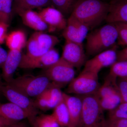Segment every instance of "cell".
I'll return each mask as SVG.
<instances>
[{"label":"cell","instance_id":"10","mask_svg":"<svg viewBox=\"0 0 127 127\" xmlns=\"http://www.w3.org/2000/svg\"><path fill=\"white\" fill-rule=\"evenodd\" d=\"M117 61V47L114 46L111 48L100 53L86 62L83 70L89 71L98 74L102 68L110 66Z\"/></svg>","mask_w":127,"mask_h":127},{"label":"cell","instance_id":"40","mask_svg":"<svg viewBox=\"0 0 127 127\" xmlns=\"http://www.w3.org/2000/svg\"></svg>","mask_w":127,"mask_h":127},{"label":"cell","instance_id":"8","mask_svg":"<svg viewBox=\"0 0 127 127\" xmlns=\"http://www.w3.org/2000/svg\"><path fill=\"white\" fill-rule=\"evenodd\" d=\"M1 94L10 102L25 111L30 116L28 120L39 114L34 100L6 83L2 87Z\"/></svg>","mask_w":127,"mask_h":127},{"label":"cell","instance_id":"35","mask_svg":"<svg viewBox=\"0 0 127 127\" xmlns=\"http://www.w3.org/2000/svg\"><path fill=\"white\" fill-rule=\"evenodd\" d=\"M15 122L7 120L0 116V127H5L15 123Z\"/></svg>","mask_w":127,"mask_h":127},{"label":"cell","instance_id":"25","mask_svg":"<svg viewBox=\"0 0 127 127\" xmlns=\"http://www.w3.org/2000/svg\"><path fill=\"white\" fill-rule=\"evenodd\" d=\"M14 14L12 1L0 0V22L9 25Z\"/></svg>","mask_w":127,"mask_h":127},{"label":"cell","instance_id":"29","mask_svg":"<svg viewBox=\"0 0 127 127\" xmlns=\"http://www.w3.org/2000/svg\"><path fill=\"white\" fill-rule=\"evenodd\" d=\"M118 32V43L122 46H127V23L118 22L113 23Z\"/></svg>","mask_w":127,"mask_h":127},{"label":"cell","instance_id":"18","mask_svg":"<svg viewBox=\"0 0 127 127\" xmlns=\"http://www.w3.org/2000/svg\"><path fill=\"white\" fill-rule=\"evenodd\" d=\"M0 116L15 122L30 118V116L23 109L10 102L0 103Z\"/></svg>","mask_w":127,"mask_h":127},{"label":"cell","instance_id":"37","mask_svg":"<svg viewBox=\"0 0 127 127\" xmlns=\"http://www.w3.org/2000/svg\"><path fill=\"white\" fill-rule=\"evenodd\" d=\"M2 80H3V79H2L1 73L0 72V96L1 95H2V94H1V89H2V87L4 84L5 83L3 82Z\"/></svg>","mask_w":127,"mask_h":127},{"label":"cell","instance_id":"24","mask_svg":"<svg viewBox=\"0 0 127 127\" xmlns=\"http://www.w3.org/2000/svg\"><path fill=\"white\" fill-rule=\"evenodd\" d=\"M78 0H50L52 6L59 11L65 16H70Z\"/></svg>","mask_w":127,"mask_h":127},{"label":"cell","instance_id":"9","mask_svg":"<svg viewBox=\"0 0 127 127\" xmlns=\"http://www.w3.org/2000/svg\"><path fill=\"white\" fill-rule=\"evenodd\" d=\"M117 79V78L108 74L96 93L100 102L107 108H114L122 102Z\"/></svg>","mask_w":127,"mask_h":127},{"label":"cell","instance_id":"19","mask_svg":"<svg viewBox=\"0 0 127 127\" xmlns=\"http://www.w3.org/2000/svg\"><path fill=\"white\" fill-rule=\"evenodd\" d=\"M26 26L36 32L44 31L48 30V27L43 21L39 12L32 10H27L17 13Z\"/></svg>","mask_w":127,"mask_h":127},{"label":"cell","instance_id":"23","mask_svg":"<svg viewBox=\"0 0 127 127\" xmlns=\"http://www.w3.org/2000/svg\"><path fill=\"white\" fill-rule=\"evenodd\" d=\"M32 127H60L51 114H37L28 119Z\"/></svg>","mask_w":127,"mask_h":127},{"label":"cell","instance_id":"6","mask_svg":"<svg viewBox=\"0 0 127 127\" xmlns=\"http://www.w3.org/2000/svg\"><path fill=\"white\" fill-rule=\"evenodd\" d=\"M100 86L98 74L83 70L68 84L66 92L81 96L92 95L96 93Z\"/></svg>","mask_w":127,"mask_h":127},{"label":"cell","instance_id":"27","mask_svg":"<svg viewBox=\"0 0 127 127\" xmlns=\"http://www.w3.org/2000/svg\"><path fill=\"white\" fill-rule=\"evenodd\" d=\"M109 74L117 78L127 77V61H117L111 66Z\"/></svg>","mask_w":127,"mask_h":127},{"label":"cell","instance_id":"20","mask_svg":"<svg viewBox=\"0 0 127 127\" xmlns=\"http://www.w3.org/2000/svg\"><path fill=\"white\" fill-rule=\"evenodd\" d=\"M52 6L50 0H17L13 3L14 14L35 8Z\"/></svg>","mask_w":127,"mask_h":127},{"label":"cell","instance_id":"17","mask_svg":"<svg viewBox=\"0 0 127 127\" xmlns=\"http://www.w3.org/2000/svg\"><path fill=\"white\" fill-rule=\"evenodd\" d=\"M106 21L108 23L118 22L127 23V1L125 0H113Z\"/></svg>","mask_w":127,"mask_h":127},{"label":"cell","instance_id":"15","mask_svg":"<svg viewBox=\"0 0 127 127\" xmlns=\"http://www.w3.org/2000/svg\"><path fill=\"white\" fill-rule=\"evenodd\" d=\"M22 55L21 51L9 50L7 58L2 66L1 73L3 80L9 83L14 79L15 72L20 64Z\"/></svg>","mask_w":127,"mask_h":127},{"label":"cell","instance_id":"2","mask_svg":"<svg viewBox=\"0 0 127 127\" xmlns=\"http://www.w3.org/2000/svg\"><path fill=\"white\" fill-rule=\"evenodd\" d=\"M118 38L115 25L108 23L88 34L86 50L87 54L95 56L111 48Z\"/></svg>","mask_w":127,"mask_h":127},{"label":"cell","instance_id":"12","mask_svg":"<svg viewBox=\"0 0 127 127\" xmlns=\"http://www.w3.org/2000/svg\"><path fill=\"white\" fill-rule=\"evenodd\" d=\"M89 28L85 24L70 15L67 22L63 35L66 40L83 44L88 34Z\"/></svg>","mask_w":127,"mask_h":127},{"label":"cell","instance_id":"33","mask_svg":"<svg viewBox=\"0 0 127 127\" xmlns=\"http://www.w3.org/2000/svg\"><path fill=\"white\" fill-rule=\"evenodd\" d=\"M127 61V46L122 50L117 52V61Z\"/></svg>","mask_w":127,"mask_h":127},{"label":"cell","instance_id":"36","mask_svg":"<svg viewBox=\"0 0 127 127\" xmlns=\"http://www.w3.org/2000/svg\"><path fill=\"white\" fill-rule=\"evenodd\" d=\"M5 127H27L26 125L21 122H18Z\"/></svg>","mask_w":127,"mask_h":127},{"label":"cell","instance_id":"38","mask_svg":"<svg viewBox=\"0 0 127 127\" xmlns=\"http://www.w3.org/2000/svg\"><path fill=\"white\" fill-rule=\"evenodd\" d=\"M11 0L12 1H15L17 0Z\"/></svg>","mask_w":127,"mask_h":127},{"label":"cell","instance_id":"22","mask_svg":"<svg viewBox=\"0 0 127 127\" xmlns=\"http://www.w3.org/2000/svg\"><path fill=\"white\" fill-rule=\"evenodd\" d=\"M51 115L60 127H67L69 122V114L63 98L54 108Z\"/></svg>","mask_w":127,"mask_h":127},{"label":"cell","instance_id":"31","mask_svg":"<svg viewBox=\"0 0 127 127\" xmlns=\"http://www.w3.org/2000/svg\"><path fill=\"white\" fill-rule=\"evenodd\" d=\"M105 127H127V119H108Z\"/></svg>","mask_w":127,"mask_h":127},{"label":"cell","instance_id":"1","mask_svg":"<svg viewBox=\"0 0 127 127\" xmlns=\"http://www.w3.org/2000/svg\"><path fill=\"white\" fill-rule=\"evenodd\" d=\"M109 7V3L101 0H78L70 15L91 30L106 20Z\"/></svg>","mask_w":127,"mask_h":127},{"label":"cell","instance_id":"4","mask_svg":"<svg viewBox=\"0 0 127 127\" xmlns=\"http://www.w3.org/2000/svg\"><path fill=\"white\" fill-rule=\"evenodd\" d=\"M30 97L36 98L53 84L45 75L25 74L6 83Z\"/></svg>","mask_w":127,"mask_h":127},{"label":"cell","instance_id":"21","mask_svg":"<svg viewBox=\"0 0 127 127\" xmlns=\"http://www.w3.org/2000/svg\"><path fill=\"white\" fill-rule=\"evenodd\" d=\"M5 42L9 50L21 51L26 45V36L23 31H14L7 35Z\"/></svg>","mask_w":127,"mask_h":127},{"label":"cell","instance_id":"11","mask_svg":"<svg viewBox=\"0 0 127 127\" xmlns=\"http://www.w3.org/2000/svg\"><path fill=\"white\" fill-rule=\"evenodd\" d=\"M58 52L55 48L40 56L30 58L23 54L19 68L23 69H46L60 58Z\"/></svg>","mask_w":127,"mask_h":127},{"label":"cell","instance_id":"28","mask_svg":"<svg viewBox=\"0 0 127 127\" xmlns=\"http://www.w3.org/2000/svg\"><path fill=\"white\" fill-rule=\"evenodd\" d=\"M109 119H127V102H121L114 109L109 111Z\"/></svg>","mask_w":127,"mask_h":127},{"label":"cell","instance_id":"30","mask_svg":"<svg viewBox=\"0 0 127 127\" xmlns=\"http://www.w3.org/2000/svg\"><path fill=\"white\" fill-rule=\"evenodd\" d=\"M117 84L121 97V102H127V77L117 78Z\"/></svg>","mask_w":127,"mask_h":127},{"label":"cell","instance_id":"32","mask_svg":"<svg viewBox=\"0 0 127 127\" xmlns=\"http://www.w3.org/2000/svg\"><path fill=\"white\" fill-rule=\"evenodd\" d=\"M9 25L0 22V45L5 41L7 36V31Z\"/></svg>","mask_w":127,"mask_h":127},{"label":"cell","instance_id":"13","mask_svg":"<svg viewBox=\"0 0 127 127\" xmlns=\"http://www.w3.org/2000/svg\"><path fill=\"white\" fill-rule=\"evenodd\" d=\"M74 67L80 68L86 62L83 44L66 40L61 57Z\"/></svg>","mask_w":127,"mask_h":127},{"label":"cell","instance_id":"16","mask_svg":"<svg viewBox=\"0 0 127 127\" xmlns=\"http://www.w3.org/2000/svg\"><path fill=\"white\" fill-rule=\"evenodd\" d=\"M63 98L69 114V122L67 127H77L82 108L81 98V97L71 96L64 93Z\"/></svg>","mask_w":127,"mask_h":127},{"label":"cell","instance_id":"5","mask_svg":"<svg viewBox=\"0 0 127 127\" xmlns=\"http://www.w3.org/2000/svg\"><path fill=\"white\" fill-rule=\"evenodd\" d=\"M74 68L61 57L52 65L45 69L42 74L46 76L53 85L61 89L75 78Z\"/></svg>","mask_w":127,"mask_h":127},{"label":"cell","instance_id":"3","mask_svg":"<svg viewBox=\"0 0 127 127\" xmlns=\"http://www.w3.org/2000/svg\"><path fill=\"white\" fill-rule=\"evenodd\" d=\"M82 108L77 127H105L106 120L96 94L81 97Z\"/></svg>","mask_w":127,"mask_h":127},{"label":"cell","instance_id":"14","mask_svg":"<svg viewBox=\"0 0 127 127\" xmlns=\"http://www.w3.org/2000/svg\"><path fill=\"white\" fill-rule=\"evenodd\" d=\"M39 13L48 26L49 32L63 31L65 28L67 20L62 12L55 7L52 6L45 7Z\"/></svg>","mask_w":127,"mask_h":127},{"label":"cell","instance_id":"7","mask_svg":"<svg viewBox=\"0 0 127 127\" xmlns=\"http://www.w3.org/2000/svg\"><path fill=\"white\" fill-rule=\"evenodd\" d=\"M59 42L55 36L42 32H36L31 36L27 42V56L30 58L40 56L54 48Z\"/></svg>","mask_w":127,"mask_h":127},{"label":"cell","instance_id":"26","mask_svg":"<svg viewBox=\"0 0 127 127\" xmlns=\"http://www.w3.org/2000/svg\"><path fill=\"white\" fill-rule=\"evenodd\" d=\"M48 98V109H54L63 99V93L61 89L53 85L47 89Z\"/></svg>","mask_w":127,"mask_h":127},{"label":"cell","instance_id":"39","mask_svg":"<svg viewBox=\"0 0 127 127\" xmlns=\"http://www.w3.org/2000/svg\"><path fill=\"white\" fill-rule=\"evenodd\" d=\"M125 0L127 1V0Z\"/></svg>","mask_w":127,"mask_h":127},{"label":"cell","instance_id":"34","mask_svg":"<svg viewBox=\"0 0 127 127\" xmlns=\"http://www.w3.org/2000/svg\"><path fill=\"white\" fill-rule=\"evenodd\" d=\"M7 54L8 52L2 48L0 45V68H2L7 58Z\"/></svg>","mask_w":127,"mask_h":127}]
</instances>
